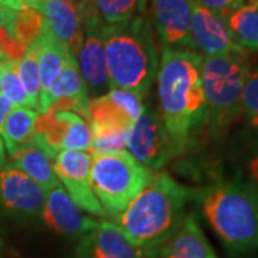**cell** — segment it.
<instances>
[{"label": "cell", "instance_id": "74e56055", "mask_svg": "<svg viewBox=\"0 0 258 258\" xmlns=\"http://www.w3.org/2000/svg\"><path fill=\"white\" fill-rule=\"evenodd\" d=\"M0 254H2V241H0Z\"/></svg>", "mask_w": 258, "mask_h": 258}, {"label": "cell", "instance_id": "ab89813d", "mask_svg": "<svg viewBox=\"0 0 258 258\" xmlns=\"http://www.w3.org/2000/svg\"><path fill=\"white\" fill-rule=\"evenodd\" d=\"M30 2H33V0H29V2H28V5H29V3H30Z\"/></svg>", "mask_w": 258, "mask_h": 258}, {"label": "cell", "instance_id": "5bb4252c", "mask_svg": "<svg viewBox=\"0 0 258 258\" xmlns=\"http://www.w3.org/2000/svg\"><path fill=\"white\" fill-rule=\"evenodd\" d=\"M75 258H145L112 221H98L96 227L79 238Z\"/></svg>", "mask_w": 258, "mask_h": 258}, {"label": "cell", "instance_id": "cb8c5ba5", "mask_svg": "<svg viewBox=\"0 0 258 258\" xmlns=\"http://www.w3.org/2000/svg\"><path fill=\"white\" fill-rule=\"evenodd\" d=\"M105 25H116L145 15L148 0H91Z\"/></svg>", "mask_w": 258, "mask_h": 258}, {"label": "cell", "instance_id": "d6a6232c", "mask_svg": "<svg viewBox=\"0 0 258 258\" xmlns=\"http://www.w3.org/2000/svg\"><path fill=\"white\" fill-rule=\"evenodd\" d=\"M205 8H208L222 19H225L231 12L238 9L245 0H200Z\"/></svg>", "mask_w": 258, "mask_h": 258}, {"label": "cell", "instance_id": "4dcf8cb0", "mask_svg": "<svg viewBox=\"0 0 258 258\" xmlns=\"http://www.w3.org/2000/svg\"><path fill=\"white\" fill-rule=\"evenodd\" d=\"M242 164H244V172L247 175L245 179L258 188V131L255 132L248 131V144Z\"/></svg>", "mask_w": 258, "mask_h": 258}, {"label": "cell", "instance_id": "836d02e7", "mask_svg": "<svg viewBox=\"0 0 258 258\" xmlns=\"http://www.w3.org/2000/svg\"><path fill=\"white\" fill-rule=\"evenodd\" d=\"M18 9L10 6V5H6V3H0V29L6 28L12 23V20L15 18Z\"/></svg>", "mask_w": 258, "mask_h": 258}, {"label": "cell", "instance_id": "603a6c76", "mask_svg": "<svg viewBox=\"0 0 258 258\" xmlns=\"http://www.w3.org/2000/svg\"><path fill=\"white\" fill-rule=\"evenodd\" d=\"M9 30L28 47L36 45L46 32L47 25L43 15L33 6L25 5L18 9L10 23Z\"/></svg>", "mask_w": 258, "mask_h": 258}, {"label": "cell", "instance_id": "ba28073f", "mask_svg": "<svg viewBox=\"0 0 258 258\" xmlns=\"http://www.w3.org/2000/svg\"><path fill=\"white\" fill-rule=\"evenodd\" d=\"M79 8L83 19V42L76 60L88 93L98 98L112 89L103 45L105 23L98 16L91 0H83Z\"/></svg>", "mask_w": 258, "mask_h": 258}, {"label": "cell", "instance_id": "484cf974", "mask_svg": "<svg viewBox=\"0 0 258 258\" xmlns=\"http://www.w3.org/2000/svg\"><path fill=\"white\" fill-rule=\"evenodd\" d=\"M241 116L249 132L258 131V64L249 66L241 95Z\"/></svg>", "mask_w": 258, "mask_h": 258}, {"label": "cell", "instance_id": "44dd1931", "mask_svg": "<svg viewBox=\"0 0 258 258\" xmlns=\"http://www.w3.org/2000/svg\"><path fill=\"white\" fill-rule=\"evenodd\" d=\"M36 118L37 112L28 106H15L10 111L0 132L8 155L30 142Z\"/></svg>", "mask_w": 258, "mask_h": 258}, {"label": "cell", "instance_id": "7402d4cb", "mask_svg": "<svg viewBox=\"0 0 258 258\" xmlns=\"http://www.w3.org/2000/svg\"><path fill=\"white\" fill-rule=\"evenodd\" d=\"M88 120L91 123V128H116L126 131H131L135 123L128 112L109 93L89 101Z\"/></svg>", "mask_w": 258, "mask_h": 258}, {"label": "cell", "instance_id": "4316f807", "mask_svg": "<svg viewBox=\"0 0 258 258\" xmlns=\"http://www.w3.org/2000/svg\"><path fill=\"white\" fill-rule=\"evenodd\" d=\"M92 131V144L91 155H109L123 151L126 147L129 131L116 128H91Z\"/></svg>", "mask_w": 258, "mask_h": 258}, {"label": "cell", "instance_id": "e575fe53", "mask_svg": "<svg viewBox=\"0 0 258 258\" xmlns=\"http://www.w3.org/2000/svg\"><path fill=\"white\" fill-rule=\"evenodd\" d=\"M13 108H15V105L3 93H0V132H2V128L5 125V120Z\"/></svg>", "mask_w": 258, "mask_h": 258}, {"label": "cell", "instance_id": "8992f818", "mask_svg": "<svg viewBox=\"0 0 258 258\" xmlns=\"http://www.w3.org/2000/svg\"><path fill=\"white\" fill-rule=\"evenodd\" d=\"M151 178L152 172L126 151L92 157V189L106 217L113 218L125 211Z\"/></svg>", "mask_w": 258, "mask_h": 258}, {"label": "cell", "instance_id": "83f0119b", "mask_svg": "<svg viewBox=\"0 0 258 258\" xmlns=\"http://www.w3.org/2000/svg\"><path fill=\"white\" fill-rule=\"evenodd\" d=\"M68 122L66 137L62 144V149L66 151H89L92 144V131L91 126L83 120L82 116L71 111H63Z\"/></svg>", "mask_w": 258, "mask_h": 258}, {"label": "cell", "instance_id": "6da1fadb", "mask_svg": "<svg viewBox=\"0 0 258 258\" xmlns=\"http://www.w3.org/2000/svg\"><path fill=\"white\" fill-rule=\"evenodd\" d=\"M203 57L195 50L164 47L158 68L159 113L184 151L207 128Z\"/></svg>", "mask_w": 258, "mask_h": 258}, {"label": "cell", "instance_id": "60d3db41", "mask_svg": "<svg viewBox=\"0 0 258 258\" xmlns=\"http://www.w3.org/2000/svg\"><path fill=\"white\" fill-rule=\"evenodd\" d=\"M0 62H2V60H0Z\"/></svg>", "mask_w": 258, "mask_h": 258}, {"label": "cell", "instance_id": "30bf717a", "mask_svg": "<svg viewBox=\"0 0 258 258\" xmlns=\"http://www.w3.org/2000/svg\"><path fill=\"white\" fill-rule=\"evenodd\" d=\"M53 171L68 195L82 211L95 217H106V212L95 197L91 182L92 155L82 151L62 149L53 158Z\"/></svg>", "mask_w": 258, "mask_h": 258}, {"label": "cell", "instance_id": "d4e9b609", "mask_svg": "<svg viewBox=\"0 0 258 258\" xmlns=\"http://www.w3.org/2000/svg\"><path fill=\"white\" fill-rule=\"evenodd\" d=\"M20 83L26 93L29 108L39 111L40 99V82H39V69H37V49L36 45L28 47L25 56L15 63Z\"/></svg>", "mask_w": 258, "mask_h": 258}, {"label": "cell", "instance_id": "2e32d148", "mask_svg": "<svg viewBox=\"0 0 258 258\" xmlns=\"http://www.w3.org/2000/svg\"><path fill=\"white\" fill-rule=\"evenodd\" d=\"M144 255L145 258H218L201 230L195 212L186 214L171 237L144 252Z\"/></svg>", "mask_w": 258, "mask_h": 258}, {"label": "cell", "instance_id": "d590c367", "mask_svg": "<svg viewBox=\"0 0 258 258\" xmlns=\"http://www.w3.org/2000/svg\"><path fill=\"white\" fill-rule=\"evenodd\" d=\"M0 2L2 3H6V5H10V6H13L16 9H20L22 6L28 5L29 0H0Z\"/></svg>", "mask_w": 258, "mask_h": 258}, {"label": "cell", "instance_id": "277c9868", "mask_svg": "<svg viewBox=\"0 0 258 258\" xmlns=\"http://www.w3.org/2000/svg\"><path fill=\"white\" fill-rule=\"evenodd\" d=\"M103 45L112 88L139 96L148 93L157 79L158 47L152 23L145 15L103 26Z\"/></svg>", "mask_w": 258, "mask_h": 258}, {"label": "cell", "instance_id": "ac0fdd59", "mask_svg": "<svg viewBox=\"0 0 258 258\" xmlns=\"http://www.w3.org/2000/svg\"><path fill=\"white\" fill-rule=\"evenodd\" d=\"M60 99H76V101L89 102V93L86 85L83 82L82 75L79 72V66L76 57H71L56 79L49 86L46 95L39 102L37 113H45L47 109Z\"/></svg>", "mask_w": 258, "mask_h": 258}, {"label": "cell", "instance_id": "f35d334b", "mask_svg": "<svg viewBox=\"0 0 258 258\" xmlns=\"http://www.w3.org/2000/svg\"><path fill=\"white\" fill-rule=\"evenodd\" d=\"M0 60H5V59H3V56L0 55Z\"/></svg>", "mask_w": 258, "mask_h": 258}, {"label": "cell", "instance_id": "d6986e66", "mask_svg": "<svg viewBox=\"0 0 258 258\" xmlns=\"http://www.w3.org/2000/svg\"><path fill=\"white\" fill-rule=\"evenodd\" d=\"M47 25V23H46ZM37 49V69L40 82V99L46 95L49 86L62 71L64 63L75 57L60 40H57L53 33L46 29L45 35L36 43ZM39 99V102H40Z\"/></svg>", "mask_w": 258, "mask_h": 258}, {"label": "cell", "instance_id": "f546056e", "mask_svg": "<svg viewBox=\"0 0 258 258\" xmlns=\"http://www.w3.org/2000/svg\"><path fill=\"white\" fill-rule=\"evenodd\" d=\"M26 52H28V46L23 45L18 37L10 32L8 26L0 29V55L3 56L5 60L16 63L25 56Z\"/></svg>", "mask_w": 258, "mask_h": 258}, {"label": "cell", "instance_id": "f1b7e54d", "mask_svg": "<svg viewBox=\"0 0 258 258\" xmlns=\"http://www.w3.org/2000/svg\"><path fill=\"white\" fill-rule=\"evenodd\" d=\"M0 93H3L15 106H28L29 102L23 86L20 83L13 62H0Z\"/></svg>", "mask_w": 258, "mask_h": 258}, {"label": "cell", "instance_id": "3957f363", "mask_svg": "<svg viewBox=\"0 0 258 258\" xmlns=\"http://www.w3.org/2000/svg\"><path fill=\"white\" fill-rule=\"evenodd\" d=\"M192 198V189L176 182L169 174L159 172L152 175L149 184L112 222L147 252L175 232Z\"/></svg>", "mask_w": 258, "mask_h": 258}, {"label": "cell", "instance_id": "e0dca14e", "mask_svg": "<svg viewBox=\"0 0 258 258\" xmlns=\"http://www.w3.org/2000/svg\"><path fill=\"white\" fill-rule=\"evenodd\" d=\"M52 161L53 159L36 142L30 139V142L25 144L9 155L8 162L23 174H26L29 178H32L45 189V192H47L53 189L56 185H59Z\"/></svg>", "mask_w": 258, "mask_h": 258}, {"label": "cell", "instance_id": "52a82bcc", "mask_svg": "<svg viewBox=\"0 0 258 258\" xmlns=\"http://www.w3.org/2000/svg\"><path fill=\"white\" fill-rule=\"evenodd\" d=\"M126 147L129 154L149 171L161 169L184 149L168 132L161 113L144 109L142 115L129 131Z\"/></svg>", "mask_w": 258, "mask_h": 258}, {"label": "cell", "instance_id": "8fae6325", "mask_svg": "<svg viewBox=\"0 0 258 258\" xmlns=\"http://www.w3.org/2000/svg\"><path fill=\"white\" fill-rule=\"evenodd\" d=\"M151 3L162 49L195 50L191 39V0H151Z\"/></svg>", "mask_w": 258, "mask_h": 258}, {"label": "cell", "instance_id": "8d00e7d4", "mask_svg": "<svg viewBox=\"0 0 258 258\" xmlns=\"http://www.w3.org/2000/svg\"><path fill=\"white\" fill-rule=\"evenodd\" d=\"M8 161H6V149H5V145H3V141H2V137H0V168L5 165Z\"/></svg>", "mask_w": 258, "mask_h": 258}, {"label": "cell", "instance_id": "7c38bea8", "mask_svg": "<svg viewBox=\"0 0 258 258\" xmlns=\"http://www.w3.org/2000/svg\"><path fill=\"white\" fill-rule=\"evenodd\" d=\"M40 217L56 234L78 240L98 224V220L83 214L60 184L46 192Z\"/></svg>", "mask_w": 258, "mask_h": 258}, {"label": "cell", "instance_id": "9a60e30c", "mask_svg": "<svg viewBox=\"0 0 258 258\" xmlns=\"http://www.w3.org/2000/svg\"><path fill=\"white\" fill-rule=\"evenodd\" d=\"M29 6L43 15L53 36L76 57L83 42V19L79 5L72 0H33Z\"/></svg>", "mask_w": 258, "mask_h": 258}, {"label": "cell", "instance_id": "9c48e42d", "mask_svg": "<svg viewBox=\"0 0 258 258\" xmlns=\"http://www.w3.org/2000/svg\"><path fill=\"white\" fill-rule=\"evenodd\" d=\"M46 192L9 162L0 168V211L18 224L35 221L42 214Z\"/></svg>", "mask_w": 258, "mask_h": 258}, {"label": "cell", "instance_id": "4fadbf2b", "mask_svg": "<svg viewBox=\"0 0 258 258\" xmlns=\"http://www.w3.org/2000/svg\"><path fill=\"white\" fill-rule=\"evenodd\" d=\"M191 39L195 52L203 56L220 55L240 47L231 36L225 20L200 0H191Z\"/></svg>", "mask_w": 258, "mask_h": 258}, {"label": "cell", "instance_id": "1f68e13d", "mask_svg": "<svg viewBox=\"0 0 258 258\" xmlns=\"http://www.w3.org/2000/svg\"><path fill=\"white\" fill-rule=\"evenodd\" d=\"M108 93L119 103L125 111L128 112V115L132 119L135 120V122L138 120V118L142 115V112L145 109L139 95L131 92V91H126V89H119V88H112Z\"/></svg>", "mask_w": 258, "mask_h": 258}, {"label": "cell", "instance_id": "ffe728a7", "mask_svg": "<svg viewBox=\"0 0 258 258\" xmlns=\"http://www.w3.org/2000/svg\"><path fill=\"white\" fill-rule=\"evenodd\" d=\"M224 20L238 46L248 53L258 52V0H245Z\"/></svg>", "mask_w": 258, "mask_h": 258}, {"label": "cell", "instance_id": "5b68a950", "mask_svg": "<svg viewBox=\"0 0 258 258\" xmlns=\"http://www.w3.org/2000/svg\"><path fill=\"white\" fill-rule=\"evenodd\" d=\"M249 66V53L242 47L203 57L207 129L211 138H224L241 116V95Z\"/></svg>", "mask_w": 258, "mask_h": 258}, {"label": "cell", "instance_id": "b9f144b4", "mask_svg": "<svg viewBox=\"0 0 258 258\" xmlns=\"http://www.w3.org/2000/svg\"><path fill=\"white\" fill-rule=\"evenodd\" d=\"M0 3H2V2H0Z\"/></svg>", "mask_w": 258, "mask_h": 258}, {"label": "cell", "instance_id": "7a4b0ae2", "mask_svg": "<svg viewBox=\"0 0 258 258\" xmlns=\"http://www.w3.org/2000/svg\"><path fill=\"white\" fill-rule=\"evenodd\" d=\"M204 218L234 257L258 251V188L244 178L194 191Z\"/></svg>", "mask_w": 258, "mask_h": 258}]
</instances>
